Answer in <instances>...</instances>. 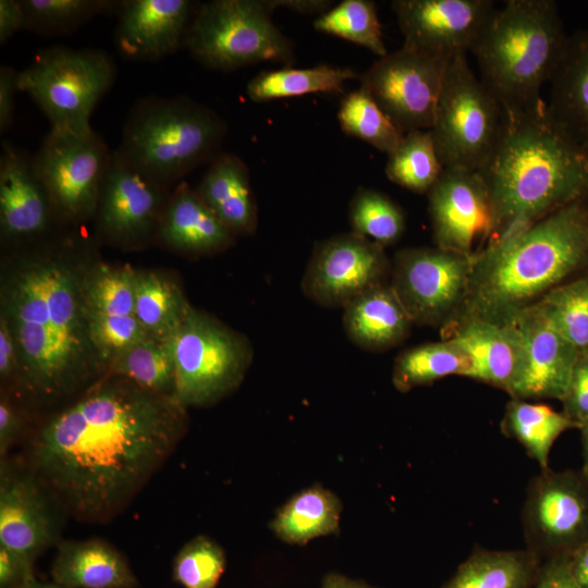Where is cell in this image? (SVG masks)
<instances>
[{"mask_svg":"<svg viewBox=\"0 0 588 588\" xmlns=\"http://www.w3.org/2000/svg\"><path fill=\"white\" fill-rule=\"evenodd\" d=\"M187 421L174 397L107 373L38 429L32 469L74 517L106 522L170 456Z\"/></svg>","mask_w":588,"mask_h":588,"instance_id":"1","label":"cell"},{"mask_svg":"<svg viewBox=\"0 0 588 588\" xmlns=\"http://www.w3.org/2000/svg\"><path fill=\"white\" fill-rule=\"evenodd\" d=\"M87 258L74 245L42 244L14 255L2 272L0 316L16 347V382L37 402H56L107 373L85 314Z\"/></svg>","mask_w":588,"mask_h":588,"instance_id":"2","label":"cell"},{"mask_svg":"<svg viewBox=\"0 0 588 588\" xmlns=\"http://www.w3.org/2000/svg\"><path fill=\"white\" fill-rule=\"evenodd\" d=\"M479 173L491 205L487 247L588 194V149L551 119L544 101L502 109L495 145Z\"/></svg>","mask_w":588,"mask_h":588,"instance_id":"3","label":"cell"},{"mask_svg":"<svg viewBox=\"0 0 588 588\" xmlns=\"http://www.w3.org/2000/svg\"><path fill=\"white\" fill-rule=\"evenodd\" d=\"M588 275V194L475 255L465 303L443 339L469 321L509 324L552 290Z\"/></svg>","mask_w":588,"mask_h":588,"instance_id":"4","label":"cell"},{"mask_svg":"<svg viewBox=\"0 0 588 588\" xmlns=\"http://www.w3.org/2000/svg\"><path fill=\"white\" fill-rule=\"evenodd\" d=\"M567 37L554 1L509 0L493 11L471 51L480 81L502 109L536 107Z\"/></svg>","mask_w":588,"mask_h":588,"instance_id":"5","label":"cell"},{"mask_svg":"<svg viewBox=\"0 0 588 588\" xmlns=\"http://www.w3.org/2000/svg\"><path fill=\"white\" fill-rule=\"evenodd\" d=\"M228 125L186 96H148L130 111L118 151L140 173L170 188L219 152Z\"/></svg>","mask_w":588,"mask_h":588,"instance_id":"6","label":"cell"},{"mask_svg":"<svg viewBox=\"0 0 588 588\" xmlns=\"http://www.w3.org/2000/svg\"><path fill=\"white\" fill-rule=\"evenodd\" d=\"M270 0H211L198 3L185 48L204 66L232 72L262 62L291 66V40L272 20Z\"/></svg>","mask_w":588,"mask_h":588,"instance_id":"7","label":"cell"},{"mask_svg":"<svg viewBox=\"0 0 588 588\" xmlns=\"http://www.w3.org/2000/svg\"><path fill=\"white\" fill-rule=\"evenodd\" d=\"M115 76V64L105 51L54 46L39 51L20 72L19 87L40 108L51 128L88 134L94 131L91 114Z\"/></svg>","mask_w":588,"mask_h":588,"instance_id":"8","label":"cell"},{"mask_svg":"<svg viewBox=\"0 0 588 588\" xmlns=\"http://www.w3.org/2000/svg\"><path fill=\"white\" fill-rule=\"evenodd\" d=\"M172 342L174 399L186 408L208 407L230 395L254 358L246 335L192 305Z\"/></svg>","mask_w":588,"mask_h":588,"instance_id":"9","label":"cell"},{"mask_svg":"<svg viewBox=\"0 0 588 588\" xmlns=\"http://www.w3.org/2000/svg\"><path fill=\"white\" fill-rule=\"evenodd\" d=\"M502 107L478 79L466 53L448 64L430 128L443 168L480 171L495 145Z\"/></svg>","mask_w":588,"mask_h":588,"instance_id":"10","label":"cell"},{"mask_svg":"<svg viewBox=\"0 0 588 588\" xmlns=\"http://www.w3.org/2000/svg\"><path fill=\"white\" fill-rule=\"evenodd\" d=\"M110 155L95 131L75 134L50 128L33 155V164L57 222L75 225L94 219Z\"/></svg>","mask_w":588,"mask_h":588,"instance_id":"11","label":"cell"},{"mask_svg":"<svg viewBox=\"0 0 588 588\" xmlns=\"http://www.w3.org/2000/svg\"><path fill=\"white\" fill-rule=\"evenodd\" d=\"M475 256L433 247H407L391 260L390 285L414 324L444 330L461 311Z\"/></svg>","mask_w":588,"mask_h":588,"instance_id":"12","label":"cell"},{"mask_svg":"<svg viewBox=\"0 0 588 588\" xmlns=\"http://www.w3.org/2000/svg\"><path fill=\"white\" fill-rule=\"evenodd\" d=\"M450 60L403 45L360 74V87L403 134L430 130Z\"/></svg>","mask_w":588,"mask_h":588,"instance_id":"13","label":"cell"},{"mask_svg":"<svg viewBox=\"0 0 588 588\" xmlns=\"http://www.w3.org/2000/svg\"><path fill=\"white\" fill-rule=\"evenodd\" d=\"M526 549L541 563L567 556L588 541V479L581 471L535 476L522 510Z\"/></svg>","mask_w":588,"mask_h":588,"instance_id":"14","label":"cell"},{"mask_svg":"<svg viewBox=\"0 0 588 588\" xmlns=\"http://www.w3.org/2000/svg\"><path fill=\"white\" fill-rule=\"evenodd\" d=\"M385 250L354 232L317 242L304 271L303 294L326 308H344L366 291L390 282Z\"/></svg>","mask_w":588,"mask_h":588,"instance_id":"15","label":"cell"},{"mask_svg":"<svg viewBox=\"0 0 588 588\" xmlns=\"http://www.w3.org/2000/svg\"><path fill=\"white\" fill-rule=\"evenodd\" d=\"M170 195V188L145 176L118 149L111 151L94 217L97 234L122 247L156 238Z\"/></svg>","mask_w":588,"mask_h":588,"instance_id":"16","label":"cell"},{"mask_svg":"<svg viewBox=\"0 0 588 588\" xmlns=\"http://www.w3.org/2000/svg\"><path fill=\"white\" fill-rule=\"evenodd\" d=\"M427 196L434 246L468 256L485 247L492 216L479 171L443 168Z\"/></svg>","mask_w":588,"mask_h":588,"instance_id":"17","label":"cell"},{"mask_svg":"<svg viewBox=\"0 0 588 588\" xmlns=\"http://www.w3.org/2000/svg\"><path fill=\"white\" fill-rule=\"evenodd\" d=\"M403 45L452 58L473 51L494 11L491 0H394Z\"/></svg>","mask_w":588,"mask_h":588,"instance_id":"18","label":"cell"},{"mask_svg":"<svg viewBox=\"0 0 588 588\" xmlns=\"http://www.w3.org/2000/svg\"><path fill=\"white\" fill-rule=\"evenodd\" d=\"M136 271L94 264L84 284L90 338L107 368L123 351L148 338L135 316Z\"/></svg>","mask_w":588,"mask_h":588,"instance_id":"19","label":"cell"},{"mask_svg":"<svg viewBox=\"0 0 588 588\" xmlns=\"http://www.w3.org/2000/svg\"><path fill=\"white\" fill-rule=\"evenodd\" d=\"M48 488L32 469L0 466V546L34 562L57 537Z\"/></svg>","mask_w":588,"mask_h":588,"instance_id":"20","label":"cell"},{"mask_svg":"<svg viewBox=\"0 0 588 588\" xmlns=\"http://www.w3.org/2000/svg\"><path fill=\"white\" fill-rule=\"evenodd\" d=\"M198 3L191 0H123L115 11L114 41L123 58L159 61L185 48Z\"/></svg>","mask_w":588,"mask_h":588,"instance_id":"21","label":"cell"},{"mask_svg":"<svg viewBox=\"0 0 588 588\" xmlns=\"http://www.w3.org/2000/svg\"><path fill=\"white\" fill-rule=\"evenodd\" d=\"M0 155V231L5 242L33 241L56 221L33 156L9 142Z\"/></svg>","mask_w":588,"mask_h":588,"instance_id":"22","label":"cell"},{"mask_svg":"<svg viewBox=\"0 0 588 588\" xmlns=\"http://www.w3.org/2000/svg\"><path fill=\"white\" fill-rule=\"evenodd\" d=\"M525 348L524 366L510 391L511 399L561 401L580 352L530 310L513 321Z\"/></svg>","mask_w":588,"mask_h":588,"instance_id":"23","label":"cell"},{"mask_svg":"<svg viewBox=\"0 0 588 588\" xmlns=\"http://www.w3.org/2000/svg\"><path fill=\"white\" fill-rule=\"evenodd\" d=\"M449 338L455 339L467 354L469 368L465 377L510 393L525 359L524 342L516 324L469 321L444 339Z\"/></svg>","mask_w":588,"mask_h":588,"instance_id":"24","label":"cell"},{"mask_svg":"<svg viewBox=\"0 0 588 588\" xmlns=\"http://www.w3.org/2000/svg\"><path fill=\"white\" fill-rule=\"evenodd\" d=\"M235 237L196 191L182 181L171 192L156 240L185 255L207 256L228 249Z\"/></svg>","mask_w":588,"mask_h":588,"instance_id":"25","label":"cell"},{"mask_svg":"<svg viewBox=\"0 0 588 588\" xmlns=\"http://www.w3.org/2000/svg\"><path fill=\"white\" fill-rule=\"evenodd\" d=\"M195 191L235 236L257 231L258 209L249 169L236 155L220 151L209 162Z\"/></svg>","mask_w":588,"mask_h":588,"instance_id":"26","label":"cell"},{"mask_svg":"<svg viewBox=\"0 0 588 588\" xmlns=\"http://www.w3.org/2000/svg\"><path fill=\"white\" fill-rule=\"evenodd\" d=\"M348 340L368 352H382L403 343L414 324L392 286H375L343 308Z\"/></svg>","mask_w":588,"mask_h":588,"instance_id":"27","label":"cell"},{"mask_svg":"<svg viewBox=\"0 0 588 588\" xmlns=\"http://www.w3.org/2000/svg\"><path fill=\"white\" fill-rule=\"evenodd\" d=\"M550 83L551 119L588 149V30L567 37Z\"/></svg>","mask_w":588,"mask_h":588,"instance_id":"28","label":"cell"},{"mask_svg":"<svg viewBox=\"0 0 588 588\" xmlns=\"http://www.w3.org/2000/svg\"><path fill=\"white\" fill-rule=\"evenodd\" d=\"M53 583L66 588H135L125 558L100 539L59 543L51 565Z\"/></svg>","mask_w":588,"mask_h":588,"instance_id":"29","label":"cell"},{"mask_svg":"<svg viewBox=\"0 0 588 588\" xmlns=\"http://www.w3.org/2000/svg\"><path fill=\"white\" fill-rule=\"evenodd\" d=\"M341 513L340 499L329 489L315 485L289 499L269 527L286 543L305 544L315 538L336 534Z\"/></svg>","mask_w":588,"mask_h":588,"instance_id":"30","label":"cell"},{"mask_svg":"<svg viewBox=\"0 0 588 588\" xmlns=\"http://www.w3.org/2000/svg\"><path fill=\"white\" fill-rule=\"evenodd\" d=\"M540 564L527 549H476L443 588H530Z\"/></svg>","mask_w":588,"mask_h":588,"instance_id":"31","label":"cell"},{"mask_svg":"<svg viewBox=\"0 0 588 588\" xmlns=\"http://www.w3.org/2000/svg\"><path fill=\"white\" fill-rule=\"evenodd\" d=\"M189 307L173 279L157 271H136L135 316L148 338L171 341Z\"/></svg>","mask_w":588,"mask_h":588,"instance_id":"32","label":"cell"},{"mask_svg":"<svg viewBox=\"0 0 588 588\" xmlns=\"http://www.w3.org/2000/svg\"><path fill=\"white\" fill-rule=\"evenodd\" d=\"M359 76L351 68L330 64L283 66L260 71L247 83L246 95L252 101L266 102L308 94H343L345 83Z\"/></svg>","mask_w":588,"mask_h":588,"instance_id":"33","label":"cell"},{"mask_svg":"<svg viewBox=\"0 0 588 588\" xmlns=\"http://www.w3.org/2000/svg\"><path fill=\"white\" fill-rule=\"evenodd\" d=\"M500 427L503 434L523 445L541 470L549 468V455L555 440L568 429H578L563 412L519 399L507 402Z\"/></svg>","mask_w":588,"mask_h":588,"instance_id":"34","label":"cell"},{"mask_svg":"<svg viewBox=\"0 0 588 588\" xmlns=\"http://www.w3.org/2000/svg\"><path fill=\"white\" fill-rule=\"evenodd\" d=\"M467 354L453 338L402 351L394 359L392 383L400 392L428 385L446 376H466Z\"/></svg>","mask_w":588,"mask_h":588,"instance_id":"35","label":"cell"},{"mask_svg":"<svg viewBox=\"0 0 588 588\" xmlns=\"http://www.w3.org/2000/svg\"><path fill=\"white\" fill-rule=\"evenodd\" d=\"M107 373L126 378L145 390L174 397L173 342L147 338L120 353L110 363Z\"/></svg>","mask_w":588,"mask_h":588,"instance_id":"36","label":"cell"},{"mask_svg":"<svg viewBox=\"0 0 588 588\" xmlns=\"http://www.w3.org/2000/svg\"><path fill=\"white\" fill-rule=\"evenodd\" d=\"M384 171L396 185L416 194H427L443 171L430 130L405 133L388 155Z\"/></svg>","mask_w":588,"mask_h":588,"instance_id":"37","label":"cell"},{"mask_svg":"<svg viewBox=\"0 0 588 588\" xmlns=\"http://www.w3.org/2000/svg\"><path fill=\"white\" fill-rule=\"evenodd\" d=\"M527 310L579 352L588 350V275L552 290Z\"/></svg>","mask_w":588,"mask_h":588,"instance_id":"38","label":"cell"},{"mask_svg":"<svg viewBox=\"0 0 588 588\" xmlns=\"http://www.w3.org/2000/svg\"><path fill=\"white\" fill-rule=\"evenodd\" d=\"M23 30L40 36L70 34L96 16L115 13L119 1L111 0H21Z\"/></svg>","mask_w":588,"mask_h":588,"instance_id":"39","label":"cell"},{"mask_svg":"<svg viewBox=\"0 0 588 588\" xmlns=\"http://www.w3.org/2000/svg\"><path fill=\"white\" fill-rule=\"evenodd\" d=\"M314 28L366 48L378 58L388 54L373 1L343 0L319 15Z\"/></svg>","mask_w":588,"mask_h":588,"instance_id":"40","label":"cell"},{"mask_svg":"<svg viewBox=\"0 0 588 588\" xmlns=\"http://www.w3.org/2000/svg\"><path fill=\"white\" fill-rule=\"evenodd\" d=\"M352 232L385 248L396 244L406 228L403 209L388 195L373 188L359 187L348 206Z\"/></svg>","mask_w":588,"mask_h":588,"instance_id":"41","label":"cell"},{"mask_svg":"<svg viewBox=\"0 0 588 588\" xmlns=\"http://www.w3.org/2000/svg\"><path fill=\"white\" fill-rule=\"evenodd\" d=\"M336 117L345 134L387 155L396 148L404 135L360 86L344 95Z\"/></svg>","mask_w":588,"mask_h":588,"instance_id":"42","label":"cell"},{"mask_svg":"<svg viewBox=\"0 0 588 588\" xmlns=\"http://www.w3.org/2000/svg\"><path fill=\"white\" fill-rule=\"evenodd\" d=\"M225 568L223 549L206 536H197L177 552L173 578L184 588H216Z\"/></svg>","mask_w":588,"mask_h":588,"instance_id":"43","label":"cell"},{"mask_svg":"<svg viewBox=\"0 0 588 588\" xmlns=\"http://www.w3.org/2000/svg\"><path fill=\"white\" fill-rule=\"evenodd\" d=\"M561 403L562 412L578 428L588 420V350L580 352Z\"/></svg>","mask_w":588,"mask_h":588,"instance_id":"44","label":"cell"},{"mask_svg":"<svg viewBox=\"0 0 588 588\" xmlns=\"http://www.w3.org/2000/svg\"><path fill=\"white\" fill-rule=\"evenodd\" d=\"M33 564L34 562L0 546V588H15L35 578Z\"/></svg>","mask_w":588,"mask_h":588,"instance_id":"45","label":"cell"},{"mask_svg":"<svg viewBox=\"0 0 588 588\" xmlns=\"http://www.w3.org/2000/svg\"><path fill=\"white\" fill-rule=\"evenodd\" d=\"M20 72L12 66H0V133L4 134L14 122L15 95L20 91Z\"/></svg>","mask_w":588,"mask_h":588,"instance_id":"46","label":"cell"},{"mask_svg":"<svg viewBox=\"0 0 588 588\" xmlns=\"http://www.w3.org/2000/svg\"><path fill=\"white\" fill-rule=\"evenodd\" d=\"M530 588H578L567 565L566 556H558L540 564Z\"/></svg>","mask_w":588,"mask_h":588,"instance_id":"47","label":"cell"},{"mask_svg":"<svg viewBox=\"0 0 588 588\" xmlns=\"http://www.w3.org/2000/svg\"><path fill=\"white\" fill-rule=\"evenodd\" d=\"M22 429V416L16 407L1 395L0 399V455L5 457L9 449L19 438Z\"/></svg>","mask_w":588,"mask_h":588,"instance_id":"48","label":"cell"},{"mask_svg":"<svg viewBox=\"0 0 588 588\" xmlns=\"http://www.w3.org/2000/svg\"><path fill=\"white\" fill-rule=\"evenodd\" d=\"M17 354L14 339L4 318L0 316V379L7 382L16 380Z\"/></svg>","mask_w":588,"mask_h":588,"instance_id":"49","label":"cell"},{"mask_svg":"<svg viewBox=\"0 0 588 588\" xmlns=\"http://www.w3.org/2000/svg\"><path fill=\"white\" fill-rule=\"evenodd\" d=\"M24 11L21 0H0V44L23 30Z\"/></svg>","mask_w":588,"mask_h":588,"instance_id":"50","label":"cell"},{"mask_svg":"<svg viewBox=\"0 0 588 588\" xmlns=\"http://www.w3.org/2000/svg\"><path fill=\"white\" fill-rule=\"evenodd\" d=\"M569 573L578 588H588V541L566 556Z\"/></svg>","mask_w":588,"mask_h":588,"instance_id":"51","label":"cell"},{"mask_svg":"<svg viewBox=\"0 0 588 588\" xmlns=\"http://www.w3.org/2000/svg\"><path fill=\"white\" fill-rule=\"evenodd\" d=\"M273 9L285 8L299 14L321 15L332 7V1L327 0H270Z\"/></svg>","mask_w":588,"mask_h":588,"instance_id":"52","label":"cell"},{"mask_svg":"<svg viewBox=\"0 0 588 588\" xmlns=\"http://www.w3.org/2000/svg\"><path fill=\"white\" fill-rule=\"evenodd\" d=\"M322 588H376L363 581L350 579L343 575L330 573L322 581Z\"/></svg>","mask_w":588,"mask_h":588,"instance_id":"53","label":"cell"},{"mask_svg":"<svg viewBox=\"0 0 588 588\" xmlns=\"http://www.w3.org/2000/svg\"><path fill=\"white\" fill-rule=\"evenodd\" d=\"M583 446V466L581 474L588 479V420L583 422L579 428Z\"/></svg>","mask_w":588,"mask_h":588,"instance_id":"54","label":"cell"},{"mask_svg":"<svg viewBox=\"0 0 588 588\" xmlns=\"http://www.w3.org/2000/svg\"><path fill=\"white\" fill-rule=\"evenodd\" d=\"M15 588H66V587L60 586L56 583H52V584L41 583L33 578Z\"/></svg>","mask_w":588,"mask_h":588,"instance_id":"55","label":"cell"}]
</instances>
